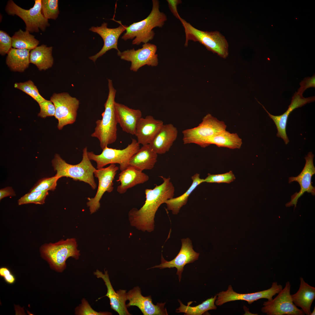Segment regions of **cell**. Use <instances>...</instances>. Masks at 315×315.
Masks as SVG:
<instances>
[{
  "label": "cell",
  "instance_id": "cell-33",
  "mask_svg": "<svg viewBox=\"0 0 315 315\" xmlns=\"http://www.w3.org/2000/svg\"><path fill=\"white\" fill-rule=\"evenodd\" d=\"M14 87L30 96L38 104L46 99L40 94L37 87L31 80H29L24 82L15 83L14 84Z\"/></svg>",
  "mask_w": 315,
  "mask_h": 315
},
{
  "label": "cell",
  "instance_id": "cell-38",
  "mask_svg": "<svg viewBox=\"0 0 315 315\" xmlns=\"http://www.w3.org/2000/svg\"><path fill=\"white\" fill-rule=\"evenodd\" d=\"M235 179V177L231 171L223 174H208L204 179L205 182L208 183H229Z\"/></svg>",
  "mask_w": 315,
  "mask_h": 315
},
{
  "label": "cell",
  "instance_id": "cell-34",
  "mask_svg": "<svg viewBox=\"0 0 315 315\" xmlns=\"http://www.w3.org/2000/svg\"><path fill=\"white\" fill-rule=\"evenodd\" d=\"M48 195V191H37L29 192L21 197L18 201L19 205L33 203L43 204L45 200Z\"/></svg>",
  "mask_w": 315,
  "mask_h": 315
},
{
  "label": "cell",
  "instance_id": "cell-25",
  "mask_svg": "<svg viewBox=\"0 0 315 315\" xmlns=\"http://www.w3.org/2000/svg\"><path fill=\"white\" fill-rule=\"evenodd\" d=\"M158 154L149 144L143 145L131 158L129 165L142 171L151 170L157 162Z\"/></svg>",
  "mask_w": 315,
  "mask_h": 315
},
{
  "label": "cell",
  "instance_id": "cell-14",
  "mask_svg": "<svg viewBox=\"0 0 315 315\" xmlns=\"http://www.w3.org/2000/svg\"><path fill=\"white\" fill-rule=\"evenodd\" d=\"M119 169L115 164H111L106 168L97 169L94 173L98 179L99 183L97 192L94 197L88 198L87 203L91 214L96 211L100 207V201L106 192H110L113 189V181Z\"/></svg>",
  "mask_w": 315,
  "mask_h": 315
},
{
  "label": "cell",
  "instance_id": "cell-23",
  "mask_svg": "<svg viewBox=\"0 0 315 315\" xmlns=\"http://www.w3.org/2000/svg\"><path fill=\"white\" fill-rule=\"evenodd\" d=\"M178 134L177 128L173 124L164 125L149 144L158 154H164L169 150Z\"/></svg>",
  "mask_w": 315,
  "mask_h": 315
},
{
  "label": "cell",
  "instance_id": "cell-28",
  "mask_svg": "<svg viewBox=\"0 0 315 315\" xmlns=\"http://www.w3.org/2000/svg\"><path fill=\"white\" fill-rule=\"evenodd\" d=\"M30 50L12 48L7 54L6 63L12 71L22 72L27 68L30 63Z\"/></svg>",
  "mask_w": 315,
  "mask_h": 315
},
{
  "label": "cell",
  "instance_id": "cell-40",
  "mask_svg": "<svg viewBox=\"0 0 315 315\" xmlns=\"http://www.w3.org/2000/svg\"><path fill=\"white\" fill-rule=\"evenodd\" d=\"M12 38L5 31H0V54H7L12 48Z\"/></svg>",
  "mask_w": 315,
  "mask_h": 315
},
{
  "label": "cell",
  "instance_id": "cell-29",
  "mask_svg": "<svg viewBox=\"0 0 315 315\" xmlns=\"http://www.w3.org/2000/svg\"><path fill=\"white\" fill-rule=\"evenodd\" d=\"M242 143V139L237 133H231L225 130L207 140L203 147L213 144L219 147H225L231 149H239Z\"/></svg>",
  "mask_w": 315,
  "mask_h": 315
},
{
  "label": "cell",
  "instance_id": "cell-31",
  "mask_svg": "<svg viewBox=\"0 0 315 315\" xmlns=\"http://www.w3.org/2000/svg\"><path fill=\"white\" fill-rule=\"evenodd\" d=\"M12 38L13 48L31 50L37 46L39 41L28 31L20 29L16 32Z\"/></svg>",
  "mask_w": 315,
  "mask_h": 315
},
{
  "label": "cell",
  "instance_id": "cell-8",
  "mask_svg": "<svg viewBox=\"0 0 315 315\" xmlns=\"http://www.w3.org/2000/svg\"><path fill=\"white\" fill-rule=\"evenodd\" d=\"M226 127L223 121H220L211 114H208L197 126L182 131L183 144H195L203 147L207 140L226 130Z\"/></svg>",
  "mask_w": 315,
  "mask_h": 315
},
{
  "label": "cell",
  "instance_id": "cell-13",
  "mask_svg": "<svg viewBox=\"0 0 315 315\" xmlns=\"http://www.w3.org/2000/svg\"><path fill=\"white\" fill-rule=\"evenodd\" d=\"M282 288L281 285L278 284L276 282H274L272 284L271 287L267 289L253 293L240 294L234 291L232 286L230 285L226 291H222L217 295V297L215 304L220 306L229 302L242 300L246 301L250 304L262 298L270 300L273 299V296L280 292Z\"/></svg>",
  "mask_w": 315,
  "mask_h": 315
},
{
  "label": "cell",
  "instance_id": "cell-41",
  "mask_svg": "<svg viewBox=\"0 0 315 315\" xmlns=\"http://www.w3.org/2000/svg\"><path fill=\"white\" fill-rule=\"evenodd\" d=\"M300 87L298 89L297 93L302 95L304 91L310 87H315V76L314 74L312 77L305 78L300 83Z\"/></svg>",
  "mask_w": 315,
  "mask_h": 315
},
{
  "label": "cell",
  "instance_id": "cell-26",
  "mask_svg": "<svg viewBox=\"0 0 315 315\" xmlns=\"http://www.w3.org/2000/svg\"><path fill=\"white\" fill-rule=\"evenodd\" d=\"M298 291L291 295L293 302L297 307H300L305 314L310 315L311 307L315 298V288L308 284L302 277Z\"/></svg>",
  "mask_w": 315,
  "mask_h": 315
},
{
  "label": "cell",
  "instance_id": "cell-9",
  "mask_svg": "<svg viewBox=\"0 0 315 315\" xmlns=\"http://www.w3.org/2000/svg\"><path fill=\"white\" fill-rule=\"evenodd\" d=\"M34 5L29 10L23 9L15 4L13 1H8L5 10L8 14L16 15L21 18L26 24V30L29 32H38L39 29L45 31L50 25L48 20L42 12L41 0H35Z\"/></svg>",
  "mask_w": 315,
  "mask_h": 315
},
{
  "label": "cell",
  "instance_id": "cell-39",
  "mask_svg": "<svg viewBox=\"0 0 315 315\" xmlns=\"http://www.w3.org/2000/svg\"><path fill=\"white\" fill-rule=\"evenodd\" d=\"M40 109L38 116L42 118L47 117L55 116V106L50 100L45 99L38 104Z\"/></svg>",
  "mask_w": 315,
  "mask_h": 315
},
{
  "label": "cell",
  "instance_id": "cell-30",
  "mask_svg": "<svg viewBox=\"0 0 315 315\" xmlns=\"http://www.w3.org/2000/svg\"><path fill=\"white\" fill-rule=\"evenodd\" d=\"M191 178L192 184L185 193L177 197L168 200L164 203L167 205V209L171 211L173 214H178L181 208L186 204L190 194L198 186L205 182L204 179L200 178L198 173L195 174Z\"/></svg>",
  "mask_w": 315,
  "mask_h": 315
},
{
  "label": "cell",
  "instance_id": "cell-15",
  "mask_svg": "<svg viewBox=\"0 0 315 315\" xmlns=\"http://www.w3.org/2000/svg\"><path fill=\"white\" fill-rule=\"evenodd\" d=\"M314 155L312 152H309L305 158L306 163L300 173L297 176L289 178L288 183L295 181L299 184L300 189L298 192H296L291 197L290 201L286 204V207L294 205V209L299 198L305 192L310 193L313 196L315 195V188L312 184V176L315 174V167L313 163Z\"/></svg>",
  "mask_w": 315,
  "mask_h": 315
},
{
  "label": "cell",
  "instance_id": "cell-17",
  "mask_svg": "<svg viewBox=\"0 0 315 315\" xmlns=\"http://www.w3.org/2000/svg\"><path fill=\"white\" fill-rule=\"evenodd\" d=\"M120 25L117 28H110L107 27V23L104 22L100 26L92 27L89 29L91 31L99 34L103 40L104 44L101 50L95 55L89 57L95 62L99 57L102 56L108 50L115 49L118 52L120 51L118 47V40L121 34L126 30L127 26L122 24L120 21H116Z\"/></svg>",
  "mask_w": 315,
  "mask_h": 315
},
{
  "label": "cell",
  "instance_id": "cell-4",
  "mask_svg": "<svg viewBox=\"0 0 315 315\" xmlns=\"http://www.w3.org/2000/svg\"><path fill=\"white\" fill-rule=\"evenodd\" d=\"M74 238L61 239L55 243L45 244L40 248L41 257L46 261L50 267L58 272L66 268V261L72 257L78 260L80 255Z\"/></svg>",
  "mask_w": 315,
  "mask_h": 315
},
{
  "label": "cell",
  "instance_id": "cell-18",
  "mask_svg": "<svg viewBox=\"0 0 315 315\" xmlns=\"http://www.w3.org/2000/svg\"><path fill=\"white\" fill-rule=\"evenodd\" d=\"M127 299L129 301V303L126 304L127 307L137 306L144 315L168 314L166 308H164L166 302L153 304L151 296H143L139 286L134 287L127 293Z\"/></svg>",
  "mask_w": 315,
  "mask_h": 315
},
{
  "label": "cell",
  "instance_id": "cell-3",
  "mask_svg": "<svg viewBox=\"0 0 315 315\" xmlns=\"http://www.w3.org/2000/svg\"><path fill=\"white\" fill-rule=\"evenodd\" d=\"M151 11L145 19L140 21L134 22L126 28V32L121 38L126 41L133 39V45H139L141 43H147L153 39L155 33L153 29L156 27H162L167 20L166 15L159 10V1L152 0Z\"/></svg>",
  "mask_w": 315,
  "mask_h": 315
},
{
  "label": "cell",
  "instance_id": "cell-24",
  "mask_svg": "<svg viewBox=\"0 0 315 315\" xmlns=\"http://www.w3.org/2000/svg\"><path fill=\"white\" fill-rule=\"evenodd\" d=\"M149 179L148 175L134 167L129 166L119 174L117 181L120 185L117 188V191L120 194L125 193L128 189L138 184L143 183Z\"/></svg>",
  "mask_w": 315,
  "mask_h": 315
},
{
  "label": "cell",
  "instance_id": "cell-21",
  "mask_svg": "<svg viewBox=\"0 0 315 315\" xmlns=\"http://www.w3.org/2000/svg\"><path fill=\"white\" fill-rule=\"evenodd\" d=\"M161 120L152 116L142 117L136 125L135 135L139 144L142 145L150 144L164 125Z\"/></svg>",
  "mask_w": 315,
  "mask_h": 315
},
{
  "label": "cell",
  "instance_id": "cell-12",
  "mask_svg": "<svg viewBox=\"0 0 315 315\" xmlns=\"http://www.w3.org/2000/svg\"><path fill=\"white\" fill-rule=\"evenodd\" d=\"M156 46L149 43H144L141 48L127 50L117 52V55L122 60L130 62L131 71L136 72L143 66L147 65L155 66L158 64Z\"/></svg>",
  "mask_w": 315,
  "mask_h": 315
},
{
  "label": "cell",
  "instance_id": "cell-42",
  "mask_svg": "<svg viewBox=\"0 0 315 315\" xmlns=\"http://www.w3.org/2000/svg\"><path fill=\"white\" fill-rule=\"evenodd\" d=\"M0 276L6 283L13 284L15 281V277L10 270L6 267H1L0 268Z\"/></svg>",
  "mask_w": 315,
  "mask_h": 315
},
{
  "label": "cell",
  "instance_id": "cell-5",
  "mask_svg": "<svg viewBox=\"0 0 315 315\" xmlns=\"http://www.w3.org/2000/svg\"><path fill=\"white\" fill-rule=\"evenodd\" d=\"M87 148L83 150V158L78 164L72 165L66 162L58 154H55L52 161V166L56 171L55 176L59 178L63 177L72 178L89 184L93 189L97 187L94 177L96 170L92 164L88 155Z\"/></svg>",
  "mask_w": 315,
  "mask_h": 315
},
{
  "label": "cell",
  "instance_id": "cell-43",
  "mask_svg": "<svg viewBox=\"0 0 315 315\" xmlns=\"http://www.w3.org/2000/svg\"><path fill=\"white\" fill-rule=\"evenodd\" d=\"M167 1L169 8L173 15L180 20L182 18L178 11L177 6L182 2L181 1L179 0H167Z\"/></svg>",
  "mask_w": 315,
  "mask_h": 315
},
{
  "label": "cell",
  "instance_id": "cell-11",
  "mask_svg": "<svg viewBox=\"0 0 315 315\" xmlns=\"http://www.w3.org/2000/svg\"><path fill=\"white\" fill-rule=\"evenodd\" d=\"M291 284L286 282L285 287L274 299L264 302L262 312L267 315H304L301 309L293 303L290 293Z\"/></svg>",
  "mask_w": 315,
  "mask_h": 315
},
{
  "label": "cell",
  "instance_id": "cell-2",
  "mask_svg": "<svg viewBox=\"0 0 315 315\" xmlns=\"http://www.w3.org/2000/svg\"><path fill=\"white\" fill-rule=\"evenodd\" d=\"M108 94L104 104L105 110L102 114V118L96 122L94 132L91 136L98 139L103 150L109 144L115 142L117 139L118 123L115 108V100L116 90L112 80L108 79Z\"/></svg>",
  "mask_w": 315,
  "mask_h": 315
},
{
  "label": "cell",
  "instance_id": "cell-6",
  "mask_svg": "<svg viewBox=\"0 0 315 315\" xmlns=\"http://www.w3.org/2000/svg\"><path fill=\"white\" fill-rule=\"evenodd\" d=\"M180 21L185 34V46H188L189 41L198 42L220 57L224 58L227 57L228 44L225 37L219 32L202 31L195 28L183 18Z\"/></svg>",
  "mask_w": 315,
  "mask_h": 315
},
{
  "label": "cell",
  "instance_id": "cell-44",
  "mask_svg": "<svg viewBox=\"0 0 315 315\" xmlns=\"http://www.w3.org/2000/svg\"><path fill=\"white\" fill-rule=\"evenodd\" d=\"M15 196V192L11 187H7L0 190V200L7 196Z\"/></svg>",
  "mask_w": 315,
  "mask_h": 315
},
{
  "label": "cell",
  "instance_id": "cell-36",
  "mask_svg": "<svg viewBox=\"0 0 315 315\" xmlns=\"http://www.w3.org/2000/svg\"><path fill=\"white\" fill-rule=\"evenodd\" d=\"M59 178L55 175L39 180L31 189L29 192L49 190L53 191L56 188L57 181Z\"/></svg>",
  "mask_w": 315,
  "mask_h": 315
},
{
  "label": "cell",
  "instance_id": "cell-1",
  "mask_svg": "<svg viewBox=\"0 0 315 315\" xmlns=\"http://www.w3.org/2000/svg\"><path fill=\"white\" fill-rule=\"evenodd\" d=\"M160 177L163 182L153 189L145 190L146 199L139 209L132 208L128 213L131 225L143 232H150L154 229L155 213L161 204L173 198L175 188L169 177Z\"/></svg>",
  "mask_w": 315,
  "mask_h": 315
},
{
  "label": "cell",
  "instance_id": "cell-32",
  "mask_svg": "<svg viewBox=\"0 0 315 315\" xmlns=\"http://www.w3.org/2000/svg\"><path fill=\"white\" fill-rule=\"evenodd\" d=\"M217 297V295H216L195 307L190 306V302L188 303L187 306L184 305L180 300H178L180 306L176 309V312L184 313L187 315H201L208 310L216 309L215 303Z\"/></svg>",
  "mask_w": 315,
  "mask_h": 315
},
{
  "label": "cell",
  "instance_id": "cell-35",
  "mask_svg": "<svg viewBox=\"0 0 315 315\" xmlns=\"http://www.w3.org/2000/svg\"><path fill=\"white\" fill-rule=\"evenodd\" d=\"M42 12L46 19L56 20L60 13L58 0H42Z\"/></svg>",
  "mask_w": 315,
  "mask_h": 315
},
{
  "label": "cell",
  "instance_id": "cell-7",
  "mask_svg": "<svg viewBox=\"0 0 315 315\" xmlns=\"http://www.w3.org/2000/svg\"><path fill=\"white\" fill-rule=\"evenodd\" d=\"M140 148V144L137 141L132 139L131 143L123 149H118L106 146L99 155H96L91 151L88 152V155L90 160L96 162L97 169L103 168L108 164H118L120 170L122 171L129 166L131 158Z\"/></svg>",
  "mask_w": 315,
  "mask_h": 315
},
{
  "label": "cell",
  "instance_id": "cell-45",
  "mask_svg": "<svg viewBox=\"0 0 315 315\" xmlns=\"http://www.w3.org/2000/svg\"><path fill=\"white\" fill-rule=\"evenodd\" d=\"M315 315V307H314L313 310L312 312H311L310 315Z\"/></svg>",
  "mask_w": 315,
  "mask_h": 315
},
{
  "label": "cell",
  "instance_id": "cell-27",
  "mask_svg": "<svg viewBox=\"0 0 315 315\" xmlns=\"http://www.w3.org/2000/svg\"><path fill=\"white\" fill-rule=\"evenodd\" d=\"M53 48L42 45L31 50L30 62L36 66L40 71L46 70L52 67L53 64L52 55Z\"/></svg>",
  "mask_w": 315,
  "mask_h": 315
},
{
  "label": "cell",
  "instance_id": "cell-20",
  "mask_svg": "<svg viewBox=\"0 0 315 315\" xmlns=\"http://www.w3.org/2000/svg\"><path fill=\"white\" fill-rule=\"evenodd\" d=\"M104 273L98 270L94 272V274L98 278L102 279L107 288L106 294L102 298H108L111 309L117 312L119 315H130L128 311L126 302L127 300L126 290H119L116 292L111 283L107 270H104Z\"/></svg>",
  "mask_w": 315,
  "mask_h": 315
},
{
  "label": "cell",
  "instance_id": "cell-22",
  "mask_svg": "<svg viewBox=\"0 0 315 315\" xmlns=\"http://www.w3.org/2000/svg\"><path fill=\"white\" fill-rule=\"evenodd\" d=\"M115 106L117 122L123 131L134 135L136 125L142 117L141 111L116 102Z\"/></svg>",
  "mask_w": 315,
  "mask_h": 315
},
{
  "label": "cell",
  "instance_id": "cell-37",
  "mask_svg": "<svg viewBox=\"0 0 315 315\" xmlns=\"http://www.w3.org/2000/svg\"><path fill=\"white\" fill-rule=\"evenodd\" d=\"M81 303L75 309V314L76 315H111L112 314L108 312H98L94 310L88 302L83 298Z\"/></svg>",
  "mask_w": 315,
  "mask_h": 315
},
{
  "label": "cell",
  "instance_id": "cell-19",
  "mask_svg": "<svg viewBox=\"0 0 315 315\" xmlns=\"http://www.w3.org/2000/svg\"><path fill=\"white\" fill-rule=\"evenodd\" d=\"M315 100V96L304 98L302 95H301L295 92L292 97L291 103L287 111L282 115L278 116L270 114L262 105L258 102L262 106L276 125L278 130L276 136L283 139L285 144H287L289 142V140L286 130L287 120L290 114L295 108L301 107L307 103L313 102Z\"/></svg>",
  "mask_w": 315,
  "mask_h": 315
},
{
  "label": "cell",
  "instance_id": "cell-10",
  "mask_svg": "<svg viewBox=\"0 0 315 315\" xmlns=\"http://www.w3.org/2000/svg\"><path fill=\"white\" fill-rule=\"evenodd\" d=\"M55 107V118L58 121L57 127L62 130L67 125L76 121L79 101L68 93H54L50 98Z\"/></svg>",
  "mask_w": 315,
  "mask_h": 315
},
{
  "label": "cell",
  "instance_id": "cell-16",
  "mask_svg": "<svg viewBox=\"0 0 315 315\" xmlns=\"http://www.w3.org/2000/svg\"><path fill=\"white\" fill-rule=\"evenodd\" d=\"M181 241V248L178 254L174 259L170 261H167L162 254L161 264L149 269L155 268L162 269L175 267L177 269L176 274L178 276L180 282L184 266L187 264L192 263L198 260L199 256V253L193 250L192 242L189 238L183 239Z\"/></svg>",
  "mask_w": 315,
  "mask_h": 315
}]
</instances>
